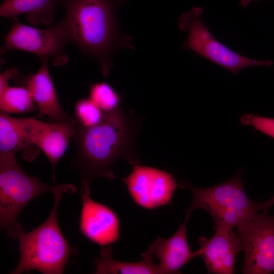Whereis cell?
<instances>
[{
    "label": "cell",
    "mask_w": 274,
    "mask_h": 274,
    "mask_svg": "<svg viewBox=\"0 0 274 274\" xmlns=\"http://www.w3.org/2000/svg\"><path fill=\"white\" fill-rule=\"evenodd\" d=\"M14 153H0V224L10 237L16 239L17 218L24 207L45 192L76 191L73 185H49L27 174L19 166Z\"/></svg>",
    "instance_id": "5b68a950"
},
{
    "label": "cell",
    "mask_w": 274,
    "mask_h": 274,
    "mask_svg": "<svg viewBox=\"0 0 274 274\" xmlns=\"http://www.w3.org/2000/svg\"><path fill=\"white\" fill-rule=\"evenodd\" d=\"M16 118L27 145L37 146L50 161L55 181L56 164L74 136L76 123H46L34 118Z\"/></svg>",
    "instance_id": "30bf717a"
},
{
    "label": "cell",
    "mask_w": 274,
    "mask_h": 274,
    "mask_svg": "<svg viewBox=\"0 0 274 274\" xmlns=\"http://www.w3.org/2000/svg\"><path fill=\"white\" fill-rule=\"evenodd\" d=\"M13 19L1 47V55L9 50H19L35 54L41 59L51 57L55 65L67 63L68 57L64 48L68 41L61 22L41 29L25 25L16 18Z\"/></svg>",
    "instance_id": "52a82bcc"
},
{
    "label": "cell",
    "mask_w": 274,
    "mask_h": 274,
    "mask_svg": "<svg viewBox=\"0 0 274 274\" xmlns=\"http://www.w3.org/2000/svg\"><path fill=\"white\" fill-rule=\"evenodd\" d=\"M260 0H241L239 4L244 8L247 7L251 2Z\"/></svg>",
    "instance_id": "603a6c76"
},
{
    "label": "cell",
    "mask_w": 274,
    "mask_h": 274,
    "mask_svg": "<svg viewBox=\"0 0 274 274\" xmlns=\"http://www.w3.org/2000/svg\"><path fill=\"white\" fill-rule=\"evenodd\" d=\"M27 146L16 118L1 112L0 153H15Z\"/></svg>",
    "instance_id": "ac0fdd59"
},
{
    "label": "cell",
    "mask_w": 274,
    "mask_h": 274,
    "mask_svg": "<svg viewBox=\"0 0 274 274\" xmlns=\"http://www.w3.org/2000/svg\"><path fill=\"white\" fill-rule=\"evenodd\" d=\"M242 170L218 185L207 188H196L191 184H180L179 187L192 193L191 205L186 210V216L196 209L207 212L214 221V229L237 228L253 218L261 211V202L251 200L246 193L242 176Z\"/></svg>",
    "instance_id": "277c9868"
},
{
    "label": "cell",
    "mask_w": 274,
    "mask_h": 274,
    "mask_svg": "<svg viewBox=\"0 0 274 274\" xmlns=\"http://www.w3.org/2000/svg\"><path fill=\"white\" fill-rule=\"evenodd\" d=\"M133 166L128 176L121 179L126 184L134 202L148 210L170 204L173 194L179 186L173 175L163 170L139 164Z\"/></svg>",
    "instance_id": "9c48e42d"
},
{
    "label": "cell",
    "mask_w": 274,
    "mask_h": 274,
    "mask_svg": "<svg viewBox=\"0 0 274 274\" xmlns=\"http://www.w3.org/2000/svg\"><path fill=\"white\" fill-rule=\"evenodd\" d=\"M274 205V195L265 202H261V210L268 211Z\"/></svg>",
    "instance_id": "7402d4cb"
},
{
    "label": "cell",
    "mask_w": 274,
    "mask_h": 274,
    "mask_svg": "<svg viewBox=\"0 0 274 274\" xmlns=\"http://www.w3.org/2000/svg\"><path fill=\"white\" fill-rule=\"evenodd\" d=\"M77 122L84 127H90L99 123L104 113L89 97L79 100L75 106Z\"/></svg>",
    "instance_id": "ffe728a7"
},
{
    "label": "cell",
    "mask_w": 274,
    "mask_h": 274,
    "mask_svg": "<svg viewBox=\"0 0 274 274\" xmlns=\"http://www.w3.org/2000/svg\"><path fill=\"white\" fill-rule=\"evenodd\" d=\"M48 58H43L42 65L35 74L20 76L19 80L29 90L42 118L47 116L52 122L75 124L73 119L61 107L49 73Z\"/></svg>",
    "instance_id": "4fadbf2b"
},
{
    "label": "cell",
    "mask_w": 274,
    "mask_h": 274,
    "mask_svg": "<svg viewBox=\"0 0 274 274\" xmlns=\"http://www.w3.org/2000/svg\"><path fill=\"white\" fill-rule=\"evenodd\" d=\"M58 4V0H5L0 6V15L14 19L25 14L26 20L34 26H50Z\"/></svg>",
    "instance_id": "9a60e30c"
},
{
    "label": "cell",
    "mask_w": 274,
    "mask_h": 274,
    "mask_svg": "<svg viewBox=\"0 0 274 274\" xmlns=\"http://www.w3.org/2000/svg\"><path fill=\"white\" fill-rule=\"evenodd\" d=\"M142 122L132 112L125 113L121 106L104 113L101 121L94 126L76 123L73 138L77 152L73 164L81 176V186L90 188L99 178L113 181L112 166L120 159L132 165L140 163L134 146Z\"/></svg>",
    "instance_id": "6da1fadb"
},
{
    "label": "cell",
    "mask_w": 274,
    "mask_h": 274,
    "mask_svg": "<svg viewBox=\"0 0 274 274\" xmlns=\"http://www.w3.org/2000/svg\"><path fill=\"white\" fill-rule=\"evenodd\" d=\"M244 252V274L274 273V215L258 213L237 228Z\"/></svg>",
    "instance_id": "ba28073f"
},
{
    "label": "cell",
    "mask_w": 274,
    "mask_h": 274,
    "mask_svg": "<svg viewBox=\"0 0 274 274\" xmlns=\"http://www.w3.org/2000/svg\"><path fill=\"white\" fill-rule=\"evenodd\" d=\"M186 217L176 233L169 238L157 236L143 253L159 260L158 264L163 274L180 273V269L192 259L198 256L197 251H192L187 237Z\"/></svg>",
    "instance_id": "5bb4252c"
},
{
    "label": "cell",
    "mask_w": 274,
    "mask_h": 274,
    "mask_svg": "<svg viewBox=\"0 0 274 274\" xmlns=\"http://www.w3.org/2000/svg\"><path fill=\"white\" fill-rule=\"evenodd\" d=\"M240 122L244 126H252L255 130L274 139V118L248 113L242 116Z\"/></svg>",
    "instance_id": "44dd1931"
},
{
    "label": "cell",
    "mask_w": 274,
    "mask_h": 274,
    "mask_svg": "<svg viewBox=\"0 0 274 274\" xmlns=\"http://www.w3.org/2000/svg\"><path fill=\"white\" fill-rule=\"evenodd\" d=\"M36 109L35 103L24 86L7 85L0 89V110L6 114L28 113Z\"/></svg>",
    "instance_id": "e0dca14e"
},
{
    "label": "cell",
    "mask_w": 274,
    "mask_h": 274,
    "mask_svg": "<svg viewBox=\"0 0 274 274\" xmlns=\"http://www.w3.org/2000/svg\"><path fill=\"white\" fill-rule=\"evenodd\" d=\"M203 10L195 7L182 14L178 18L179 29L187 32V38L182 46L192 50L213 63L236 75L241 70L254 66H271V60H255L246 57L230 49L220 42L204 24Z\"/></svg>",
    "instance_id": "8992f818"
},
{
    "label": "cell",
    "mask_w": 274,
    "mask_h": 274,
    "mask_svg": "<svg viewBox=\"0 0 274 274\" xmlns=\"http://www.w3.org/2000/svg\"><path fill=\"white\" fill-rule=\"evenodd\" d=\"M82 207L79 222L81 233L88 240L102 247L117 242L119 237L118 216L109 207L90 197V188L81 186Z\"/></svg>",
    "instance_id": "8fae6325"
},
{
    "label": "cell",
    "mask_w": 274,
    "mask_h": 274,
    "mask_svg": "<svg viewBox=\"0 0 274 274\" xmlns=\"http://www.w3.org/2000/svg\"><path fill=\"white\" fill-rule=\"evenodd\" d=\"M100 257L94 260L96 274H163L158 264L153 262L151 256L142 254L143 259L138 262H122L113 257L111 245L102 247Z\"/></svg>",
    "instance_id": "2e32d148"
},
{
    "label": "cell",
    "mask_w": 274,
    "mask_h": 274,
    "mask_svg": "<svg viewBox=\"0 0 274 274\" xmlns=\"http://www.w3.org/2000/svg\"><path fill=\"white\" fill-rule=\"evenodd\" d=\"M210 238L200 236L197 250L207 267L208 273L232 274L236 258L243 251L240 239L233 229L217 228Z\"/></svg>",
    "instance_id": "7c38bea8"
},
{
    "label": "cell",
    "mask_w": 274,
    "mask_h": 274,
    "mask_svg": "<svg viewBox=\"0 0 274 274\" xmlns=\"http://www.w3.org/2000/svg\"><path fill=\"white\" fill-rule=\"evenodd\" d=\"M124 0H58L65 11L61 22L68 43L96 60L106 77L112 55L123 48L134 49L131 39L121 31L117 12Z\"/></svg>",
    "instance_id": "7a4b0ae2"
},
{
    "label": "cell",
    "mask_w": 274,
    "mask_h": 274,
    "mask_svg": "<svg viewBox=\"0 0 274 274\" xmlns=\"http://www.w3.org/2000/svg\"><path fill=\"white\" fill-rule=\"evenodd\" d=\"M89 98L104 113L112 112L122 106V96L105 82L90 85Z\"/></svg>",
    "instance_id": "d6986e66"
},
{
    "label": "cell",
    "mask_w": 274,
    "mask_h": 274,
    "mask_svg": "<svg viewBox=\"0 0 274 274\" xmlns=\"http://www.w3.org/2000/svg\"><path fill=\"white\" fill-rule=\"evenodd\" d=\"M65 190L53 193L54 202L48 218L40 226L25 232L19 224L16 233L20 259L11 272L20 274L37 270L44 274H61L69 258L78 250L70 245L62 234L57 221V210Z\"/></svg>",
    "instance_id": "3957f363"
}]
</instances>
